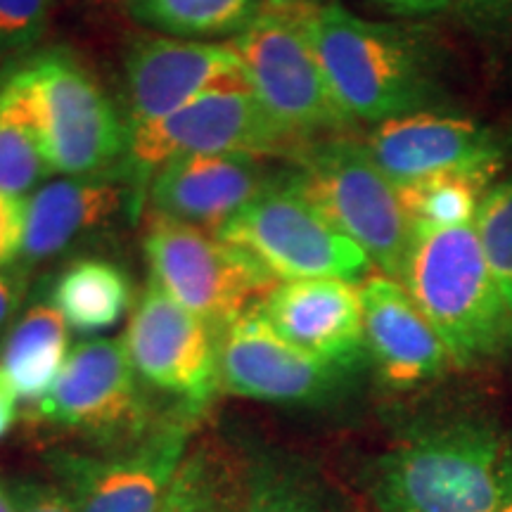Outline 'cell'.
I'll list each match as a JSON object with an SVG mask.
<instances>
[{
    "label": "cell",
    "instance_id": "7402d4cb",
    "mask_svg": "<svg viewBox=\"0 0 512 512\" xmlns=\"http://www.w3.org/2000/svg\"><path fill=\"white\" fill-rule=\"evenodd\" d=\"M53 306L69 328L95 335L114 328L124 318L131 306V283L112 261L79 259L55 280Z\"/></svg>",
    "mask_w": 512,
    "mask_h": 512
},
{
    "label": "cell",
    "instance_id": "d590c367",
    "mask_svg": "<svg viewBox=\"0 0 512 512\" xmlns=\"http://www.w3.org/2000/svg\"><path fill=\"white\" fill-rule=\"evenodd\" d=\"M501 510L498 512H512V448L508 446L503 458V477H501Z\"/></svg>",
    "mask_w": 512,
    "mask_h": 512
},
{
    "label": "cell",
    "instance_id": "8fae6325",
    "mask_svg": "<svg viewBox=\"0 0 512 512\" xmlns=\"http://www.w3.org/2000/svg\"><path fill=\"white\" fill-rule=\"evenodd\" d=\"M221 339L219 328L150 283L128 320L124 344L145 387L174 396L185 411L202 415L221 392Z\"/></svg>",
    "mask_w": 512,
    "mask_h": 512
},
{
    "label": "cell",
    "instance_id": "6da1fadb",
    "mask_svg": "<svg viewBox=\"0 0 512 512\" xmlns=\"http://www.w3.org/2000/svg\"><path fill=\"white\" fill-rule=\"evenodd\" d=\"M313 50L330 91L351 121L384 124L430 112L437 100V57L420 29L358 17L339 0L306 15Z\"/></svg>",
    "mask_w": 512,
    "mask_h": 512
},
{
    "label": "cell",
    "instance_id": "ba28073f",
    "mask_svg": "<svg viewBox=\"0 0 512 512\" xmlns=\"http://www.w3.org/2000/svg\"><path fill=\"white\" fill-rule=\"evenodd\" d=\"M197 418L176 408L131 444L50 451L53 484L76 512H157L195 439Z\"/></svg>",
    "mask_w": 512,
    "mask_h": 512
},
{
    "label": "cell",
    "instance_id": "484cf974",
    "mask_svg": "<svg viewBox=\"0 0 512 512\" xmlns=\"http://www.w3.org/2000/svg\"><path fill=\"white\" fill-rule=\"evenodd\" d=\"M486 185L463 176H441L396 188L413 230L475 226Z\"/></svg>",
    "mask_w": 512,
    "mask_h": 512
},
{
    "label": "cell",
    "instance_id": "4fadbf2b",
    "mask_svg": "<svg viewBox=\"0 0 512 512\" xmlns=\"http://www.w3.org/2000/svg\"><path fill=\"white\" fill-rule=\"evenodd\" d=\"M366 150L394 188L441 176L496 183L508 162L503 136L479 121L439 112H418L377 124Z\"/></svg>",
    "mask_w": 512,
    "mask_h": 512
},
{
    "label": "cell",
    "instance_id": "f35d334b",
    "mask_svg": "<svg viewBox=\"0 0 512 512\" xmlns=\"http://www.w3.org/2000/svg\"><path fill=\"white\" fill-rule=\"evenodd\" d=\"M83 3H93V5H105V3H114V0H83Z\"/></svg>",
    "mask_w": 512,
    "mask_h": 512
},
{
    "label": "cell",
    "instance_id": "e0dca14e",
    "mask_svg": "<svg viewBox=\"0 0 512 512\" xmlns=\"http://www.w3.org/2000/svg\"><path fill=\"white\" fill-rule=\"evenodd\" d=\"M264 159L247 152L171 159L152 176L150 207L159 219L214 233L283 174L271 171Z\"/></svg>",
    "mask_w": 512,
    "mask_h": 512
},
{
    "label": "cell",
    "instance_id": "9a60e30c",
    "mask_svg": "<svg viewBox=\"0 0 512 512\" xmlns=\"http://www.w3.org/2000/svg\"><path fill=\"white\" fill-rule=\"evenodd\" d=\"M354 370L335 366L285 342L249 309L223 332L219 382L226 394L283 406L320 403Z\"/></svg>",
    "mask_w": 512,
    "mask_h": 512
},
{
    "label": "cell",
    "instance_id": "5bb4252c",
    "mask_svg": "<svg viewBox=\"0 0 512 512\" xmlns=\"http://www.w3.org/2000/svg\"><path fill=\"white\" fill-rule=\"evenodd\" d=\"M128 136L159 121L204 93L252 88L245 62L230 43L140 36L124 62Z\"/></svg>",
    "mask_w": 512,
    "mask_h": 512
},
{
    "label": "cell",
    "instance_id": "ac0fdd59",
    "mask_svg": "<svg viewBox=\"0 0 512 512\" xmlns=\"http://www.w3.org/2000/svg\"><path fill=\"white\" fill-rule=\"evenodd\" d=\"M366 356L384 387L411 392L451 366V354L399 280L368 275L361 285Z\"/></svg>",
    "mask_w": 512,
    "mask_h": 512
},
{
    "label": "cell",
    "instance_id": "7a4b0ae2",
    "mask_svg": "<svg viewBox=\"0 0 512 512\" xmlns=\"http://www.w3.org/2000/svg\"><path fill=\"white\" fill-rule=\"evenodd\" d=\"M399 283L437 330L453 366H479L512 349V311L475 226L413 230Z\"/></svg>",
    "mask_w": 512,
    "mask_h": 512
},
{
    "label": "cell",
    "instance_id": "83f0119b",
    "mask_svg": "<svg viewBox=\"0 0 512 512\" xmlns=\"http://www.w3.org/2000/svg\"><path fill=\"white\" fill-rule=\"evenodd\" d=\"M55 0H0V53L31 48L46 31Z\"/></svg>",
    "mask_w": 512,
    "mask_h": 512
},
{
    "label": "cell",
    "instance_id": "2e32d148",
    "mask_svg": "<svg viewBox=\"0 0 512 512\" xmlns=\"http://www.w3.org/2000/svg\"><path fill=\"white\" fill-rule=\"evenodd\" d=\"M252 311L285 342L335 366L354 370L366 356L361 292L349 280H287Z\"/></svg>",
    "mask_w": 512,
    "mask_h": 512
},
{
    "label": "cell",
    "instance_id": "d4e9b609",
    "mask_svg": "<svg viewBox=\"0 0 512 512\" xmlns=\"http://www.w3.org/2000/svg\"><path fill=\"white\" fill-rule=\"evenodd\" d=\"M245 512H328L316 479L297 460L249 453Z\"/></svg>",
    "mask_w": 512,
    "mask_h": 512
},
{
    "label": "cell",
    "instance_id": "52a82bcc",
    "mask_svg": "<svg viewBox=\"0 0 512 512\" xmlns=\"http://www.w3.org/2000/svg\"><path fill=\"white\" fill-rule=\"evenodd\" d=\"M214 235L252 254L275 280L339 278L356 283L370 273L368 254L325 219L283 171L271 188L230 216Z\"/></svg>",
    "mask_w": 512,
    "mask_h": 512
},
{
    "label": "cell",
    "instance_id": "d6a6232c",
    "mask_svg": "<svg viewBox=\"0 0 512 512\" xmlns=\"http://www.w3.org/2000/svg\"><path fill=\"white\" fill-rule=\"evenodd\" d=\"M370 3L382 5V8L396 12V15H434V12H441L451 8L456 0H370Z\"/></svg>",
    "mask_w": 512,
    "mask_h": 512
},
{
    "label": "cell",
    "instance_id": "74e56055",
    "mask_svg": "<svg viewBox=\"0 0 512 512\" xmlns=\"http://www.w3.org/2000/svg\"><path fill=\"white\" fill-rule=\"evenodd\" d=\"M503 145H505V150H508V157H512V124L508 128V133L503 136Z\"/></svg>",
    "mask_w": 512,
    "mask_h": 512
},
{
    "label": "cell",
    "instance_id": "7c38bea8",
    "mask_svg": "<svg viewBox=\"0 0 512 512\" xmlns=\"http://www.w3.org/2000/svg\"><path fill=\"white\" fill-rule=\"evenodd\" d=\"M247 152L256 157H292L252 88L204 93L169 117L140 126L128 136L126 162L138 181L178 157Z\"/></svg>",
    "mask_w": 512,
    "mask_h": 512
},
{
    "label": "cell",
    "instance_id": "4dcf8cb0",
    "mask_svg": "<svg viewBox=\"0 0 512 512\" xmlns=\"http://www.w3.org/2000/svg\"><path fill=\"white\" fill-rule=\"evenodd\" d=\"M24 204L19 197L0 192V268L17 261L24 238Z\"/></svg>",
    "mask_w": 512,
    "mask_h": 512
},
{
    "label": "cell",
    "instance_id": "ffe728a7",
    "mask_svg": "<svg viewBox=\"0 0 512 512\" xmlns=\"http://www.w3.org/2000/svg\"><path fill=\"white\" fill-rule=\"evenodd\" d=\"M249 453L221 437L192 439L157 512H245Z\"/></svg>",
    "mask_w": 512,
    "mask_h": 512
},
{
    "label": "cell",
    "instance_id": "277c9868",
    "mask_svg": "<svg viewBox=\"0 0 512 512\" xmlns=\"http://www.w3.org/2000/svg\"><path fill=\"white\" fill-rule=\"evenodd\" d=\"M5 81L22 95L57 174L107 176L128 152L126 121L69 48L24 57Z\"/></svg>",
    "mask_w": 512,
    "mask_h": 512
},
{
    "label": "cell",
    "instance_id": "3957f363",
    "mask_svg": "<svg viewBox=\"0 0 512 512\" xmlns=\"http://www.w3.org/2000/svg\"><path fill=\"white\" fill-rule=\"evenodd\" d=\"M501 434L486 420H451L415 432L375 463V512H498Z\"/></svg>",
    "mask_w": 512,
    "mask_h": 512
},
{
    "label": "cell",
    "instance_id": "e575fe53",
    "mask_svg": "<svg viewBox=\"0 0 512 512\" xmlns=\"http://www.w3.org/2000/svg\"><path fill=\"white\" fill-rule=\"evenodd\" d=\"M320 0H264V10L275 12H297V15H306V12L316 10Z\"/></svg>",
    "mask_w": 512,
    "mask_h": 512
},
{
    "label": "cell",
    "instance_id": "d6986e66",
    "mask_svg": "<svg viewBox=\"0 0 512 512\" xmlns=\"http://www.w3.org/2000/svg\"><path fill=\"white\" fill-rule=\"evenodd\" d=\"M124 204V188L110 176L64 178L38 188L24 209L19 268L55 259L91 230L105 226Z\"/></svg>",
    "mask_w": 512,
    "mask_h": 512
},
{
    "label": "cell",
    "instance_id": "836d02e7",
    "mask_svg": "<svg viewBox=\"0 0 512 512\" xmlns=\"http://www.w3.org/2000/svg\"><path fill=\"white\" fill-rule=\"evenodd\" d=\"M17 401L19 396L15 392V387H12L8 375H5L3 366H0V439L8 437L12 427H15L19 415Z\"/></svg>",
    "mask_w": 512,
    "mask_h": 512
},
{
    "label": "cell",
    "instance_id": "f1b7e54d",
    "mask_svg": "<svg viewBox=\"0 0 512 512\" xmlns=\"http://www.w3.org/2000/svg\"><path fill=\"white\" fill-rule=\"evenodd\" d=\"M453 10L465 29L479 38L512 34V0H456Z\"/></svg>",
    "mask_w": 512,
    "mask_h": 512
},
{
    "label": "cell",
    "instance_id": "8992f818",
    "mask_svg": "<svg viewBox=\"0 0 512 512\" xmlns=\"http://www.w3.org/2000/svg\"><path fill=\"white\" fill-rule=\"evenodd\" d=\"M306 15L261 10L240 36L230 38L245 62L254 95L290 143L292 159L306 145L342 136L354 124L330 91Z\"/></svg>",
    "mask_w": 512,
    "mask_h": 512
},
{
    "label": "cell",
    "instance_id": "9c48e42d",
    "mask_svg": "<svg viewBox=\"0 0 512 512\" xmlns=\"http://www.w3.org/2000/svg\"><path fill=\"white\" fill-rule=\"evenodd\" d=\"M143 249L150 283L221 332L278 285L245 249L188 223L155 216Z\"/></svg>",
    "mask_w": 512,
    "mask_h": 512
},
{
    "label": "cell",
    "instance_id": "5b68a950",
    "mask_svg": "<svg viewBox=\"0 0 512 512\" xmlns=\"http://www.w3.org/2000/svg\"><path fill=\"white\" fill-rule=\"evenodd\" d=\"M294 181L339 233L368 254L382 275L399 280L413 242V226L399 192L370 159L366 145L332 136L294 157Z\"/></svg>",
    "mask_w": 512,
    "mask_h": 512
},
{
    "label": "cell",
    "instance_id": "4316f807",
    "mask_svg": "<svg viewBox=\"0 0 512 512\" xmlns=\"http://www.w3.org/2000/svg\"><path fill=\"white\" fill-rule=\"evenodd\" d=\"M475 228L486 264L512 311V176L501 178L486 190Z\"/></svg>",
    "mask_w": 512,
    "mask_h": 512
},
{
    "label": "cell",
    "instance_id": "44dd1931",
    "mask_svg": "<svg viewBox=\"0 0 512 512\" xmlns=\"http://www.w3.org/2000/svg\"><path fill=\"white\" fill-rule=\"evenodd\" d=\"M69 354L67 320L53 304H34L5 335L0 366L19 401L38 403L55 387Z\"/></svg>",
    "mask_w": 512,
    "mask_h": 512
},
{
    "label": "cell",
    "instance_id": "8d00e7d4",
    "mask_svg": "<svg viewBox=\"0 0 512 512\" xmlns=\"http://www.w3.org/2000/svg\"><path fill=\"white\" fill-rule=\"evenodd\" d=\"M0 512H17L15 510V501H12L10 486H5L0 482Z\"/></svg>",
    "mask_w": 512,
    "mask_h": 512
},
{
    "label": "cell",
    "instance_id": "30bf717a",
    "mask_svg": "<svg viewBox=\"0 0 512 512\" xmlns=\"http://www.w3.org/2000/svg\"><path fill=\"white\" fill-rule=\"evenodd\" d=\"M38 425L81 434L93 448L131 444L164 415L152 413L124 339H88L76 344L55 387L34 403Z\"/></svg>",
    "mask_w": 512,
    "mask_h": 512
},
{
    "label": "cell",
    "instance_id": "cb8c5ba5",
    "mask_svg": "<svg viewBox=\"0 0 512 512\" xmlns=\"http://www.w3.org/2000/svg\"><path fill=\"white\" fill-rule=\"evenodd\" d=\"M55 174L22 95L0 81V192L24 195Z\"/></svg>",
    "mask_w": 512,
    "mask_h": 512
},
{
    "label": "cell",
    "instance_id": "1f68e13d",
    "mask_svg": "<svg viewBox=\"0 0 512 512\" xmlns=\"http://www.w3.org/2000/svg\"><path fill=\"white\" fill-rule=\"evenodd\" d=\"M24 271L22 268H0V337L10 332L19 306L24 302Z\"/></svg>",
    "mask_w": 512,
    "mask_h": 512
},
{
    "label": "cell",
    "instance_id": "603a6c76",
    "mask_svg": "<svg viewBox=\"0 0 512 512\" xmlns=\"http://www.w3.org/2000/svg\"><path fill=\"white\" fill-rule=\"evenodd\" d=\"M264 10V0H126L128 17L171 38L240 36Z\"/></svg>",
    "mask_w": 512,
    "mask_h": 512
},
{
    "label": "cell",
    "instance_id": "f546056e",
    "mask_svg": "<svg viewBox=\"0 0 512 512\" xmlns=\"http://www.w3.org/2000/svg\"><path fill=\"white\" fill-rule=\"evenodd\" d=\"M10 494L17 512H76L53 482L17 479L15 484H10Z\"/></svg>",
    "mask_w": 512,
    "mask_h": 512
}]
</instances>
